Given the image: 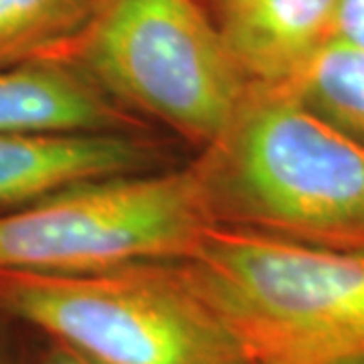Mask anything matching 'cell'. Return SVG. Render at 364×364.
<instances>
[{
	"mask_svg": "<svg viewBox=\"0 0 364 364\" xmlns=\"http://www.w3.org/2000/svg\"><path fill=\"white\" fill-rule=\"evenodd\" d=\"M193 168L217 225L364 251V146L287 85L251 83Z\"/></svg>",
	"mask_w": 364,
	"mask_h": 364,
	"instance_id": "6da1fadb",
	"label": "cell"
},
{
	"mask_svg": "<svg viewBox=\"0 0 364 364\" xmlns=\"http://www.w3.org/2000/svg\"><path fill=\"white\" fill-rule=\"evenodd\" d=\"M154 162L156 150L128 132H0V213Z\"/></svg>",
	"mask_w": 364,
	"mask_h": 364,
	"instance_id": "8992f818",
	"label": "cell"
},
{
	"mask_svg": "<svg viewBox=\"0 0 364 364\" xmlns=\"http://www.w3.org/2000/svg\"><path fill=\"white\" fill-rule=\"evenodd\" d=\"M55 59L200 148L231 124L251 85L198 0H95Z\"/></svg>",
	"mask_w": 364,
	"mask_h": 364,
	"instance_id": "3957f363",
	"label": "cell"
},
{
	"mask_svg": "<svg viewBox=\"0 0 364 364\" xmlns=\"http://www.w3.org/2000/svg\"><path fill=\"white\" fill-rule=\"evenodd\" d=\"M39 364H100L95 360H91L87 356L79 354V352L67 348L63 344L51 342L49 348L45 350V354L41 356Z\"/></svg>",
	"mask_w": 364,
	"mask_h": 364,
	"instance_id": "8fae6325",
	"label": "cell"
},
{
	"mask_svg": "<svg viewBox=\"0 0 364 364\" xmlns=\"http://www.w3.org/2000/svg\"><path fill=\"white\" fill-rule=\"evenodd\" d=\"M334 37L364 51V0H338Z\"/></svg>",
	"mask_w": 364,
	"mask_h": 364,
	"instance_id": "30bf717a",
	"label": "cell"
},
{
	"mask_svg": "<svg viewBox=\"0 0 364 364\" xmlns=\"http://www.w3.org/2000/svg\"><path fill=\"white\" fill-rule=\"evenodd\" d=\"M215 225L193 164L87 182L0 213V272L67 275L181 261Z\"/></svg>",
	"mask_w": 364,
	"mask_h": 364,
	"instance_id": "5b68a950",
	"label": "cell"
},
{
	"mask_svg": "<svg viewBox=\"0 0 364 364\" xmlns=\"http://www.w3.org/2000/svg\"><path fill=\"white\" fill-rule=\"evenodd\" d=\"M176 267L249 364H364V251L215 225Z\"/></svg>",
	"mask_w": 364,
	"mask_h": 364,
	"instance_id": "7a4b0ae2",
	"label": "cell"
},
{
	"mask_svg": "<svg viewBox=\"0 0 364 364\" xmlns=\"http://www.w3.org/2000/svg\"><path fill=\"white\" fill-rule=\"evenodd\" d=\"M95 0H0V69L55 59L77 39Z\"/></svg>",
	"mask_w": 364,
	"mask_h": 364,
	"instance_id": "9c48e42d",
	"label": "cell"
},
{
	"mask_svg": "<svg viewBox=\"0 0 364 364\" xmlns=\"http://www.w3.org/2000/svg\"><path fill=\"white\" fill-rule=\"evenodd\" d=\"M338 0H213V21L251 83L287 85L334 37Z\"/></svg>",
	"mask_w": 364,
	"mask_h": 364,
	"instance_id": "52a82bcc",
	"label": "cell"
},
{
	"mask_svg": "<svg viewBox=\"0 0 364 364\" xmlns=\"http://www.w3.org/2000/svg\"><path fill=\"white\" fill-rule=\"evenodd\" d=\"M0 312L100 364H249L176 261L67 275L0 272Z\"/></svg>",
	"mask_w": 364,
	"mask_h": 364,
	"instance_id": "277c9868",
	"label": "cell"
},
{
	"mask_svg": "<svg viewBox=\"0 0 364 364\" xmlns=\"http://www.w3.org/2000/svg\"><path fill=\"white\" fill-rule=\"evenodd\" d=\"M287 87L316 114L364 146L363 49L332 37Z\"/></svg>",
	"mask_w": 364,
	"mask_h": 364,
	"instance_id": "ba28073f",
	"label": "cell"
}]
</instances>
